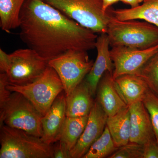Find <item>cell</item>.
I'll return each instance as SVG.
<instances>
[{
  "instance_id": "obj_1",
  "label": "cell",
  "mask_w": 158,
  "mask_h": 158,
  "mask_svg": "<svg viewBox=\"0 0 158 158\" xmlns=\"http://www.w3.org/2000/svg\"><path fill=\"white\" fill-rule=\"evenodd\" d=\"M19 22L22 41L48 62L71 50L95 48L96 33L43 0H26Z\"/></svg>"
},
{
  "instance_id": "obj_2",
  "label": "cell",
  "mask_w": 158,
  "mask_h": 158,
  "mask_svg": "<svg viewBox=\"0 0 158 158\" xmlns=\"http://www.w3.org/2000/svg\"><path fill=\"white\" fill-rule=\"evenodd\" d=\"M6 73L0 74V125L25 131L33 135H42L43 116L22 94L6 88Z\"/></svg>"
},
{
  "instance_id": "obj_3",
  "label": "cell",
  "mask_w": 158,
  "mask_h": 158,
  "mask_svg": "<svg viewBox=\"0 0 158 158\" xmlns=\"http://www.w3.org/2000/svg\"><path fill=\"white\" fill-rule=\"evenodd\" d=\"M106 34L111 47L145 49L158 44V27L143 20H120L110 14Z\"/></svg>"
},
{
  "instance_id": "obj_4",
  "label": "cell",
  "mask_w": 158,
  "mask_h": 158,
  "mask_svg": "<svg viewBox=\"0 0 158 158\" xmlns=\"http://www.w3.org/2000/svg\"><path fill=\"white\" fill-rule=\"evenodd\" d=\"M0 158H52L53 146L23 130L1 126Z\"/></svg>"
},
{
  "instance_id": "obj_5",
  "label": "cell",
  "mask_w": 158,
  "mask_h": 158,
  "mask_svg": "<svg viewBox=\"0 0 158 158\" xmlns=\"http://www.w3.org/2000/svg\"><path fill=\"white\" fill-rule=\"evenodd\" d=\"M66 16L96 34H106L110 18L102 0H43Z\"/></svg>"
},
{
  "instance_id": "obj_6",
  "label": "cell",
  "mask_w": 158,
  "mask_h": 158,
  "mask_svg": "<svg viewBox=\"0 0 158 158\" xmlns=\"http://www.w3.org/2000/svg\"><path fill=\"white\" fill-rule=\"evenodd\" d=\"M6 88L26 97L42 116L48 112L55 99L64 90L56 72L49 65L42 75L33 83L24 85L8 83Z\"/></svg>"
},
{
  "instance_id": "obj_7",
  "label": "cell",
  "mask_w": 158,
  "mask_h": 158,
  "mask_svg": "<svg viewBox=\"0 0 158 158\" xmlns=\"http://www.w3.org/2000/svg\"><path fill=\"white\" fill-rule=\"evenodd\" d=\"M94 62L89 59L87 51L71 50L48 63L56 72L67 96L85 78Z\"/></svg>"
},
{
  "instance_id": "obj_8",
  "label": "cell",
  "mask_w": 158,
  "mask_h": 158,
  "mask_svg": "<svg viewBox=\"0 0 158 158\" xmlns=\"http://www.w3.org/2000/svg\"><path fill=\"white\" fill-rule=\"evenodd\" d=\"M10 64L6 74L8 83L24 85L33 83L42 75L48 62L34 50L19 49L9 54Z\"/></svg>"
},
{
  "instance_id": "obj_9",
  "label": "cell",
  "mask_w": 158,
  "mask_h": 158,
  "mask_svg": "<svg viewBox=\"0 0 158 158\" xmlns=\"http://www.w3.org/2000/svg\"><path fill=\"white\" fill-rule=\"evenodd\" d=\"M158 52V44L145 49L117 46L110 49L114 64L113 78L126 74L137 75L146 62Z\"/></svg>"
},
{
  "instance_id": "obj_10",
  "label": "cell",
  "mask_w": 158,
  "mask_h": 158,
  "mask_svg": "<svg viewBox=\"0 0 158 158\" xmlns=\"http://www.w3.org/2000/svg\"><path fill=\"white\" fill-rule=\"evenodd\" d=\"M108 117L100 105L94 100L85 130L76 144L70 151L71 158H83L103 132Z\"/></svg>"
},
{
  "instance_id": "obj_11",
  "label": "cell",
  "mask_w": 158,
  "mask_h": 158,
  "mask_svg": "<svg viewBox=\"0 0 158 158\" xmlns=\"http://www.w3.org/2000/svg\"><path fill=\"white\" fill-rule=\"evenodd\" d=\"M66 118V95L63 90L43 116L41 140L51 145L59 141Z\"/></svg>"
},
{
  "instance_id": "obj_12",
  "label": "cell",
  "mask_w": 158,
  "mask_h": 158,
  "mask_svg": "<svg viewBox=\"0 0 158 158\" xmlns=\"http://www.w3.org/2000/svg\"><path fill=\"white\" fill-rule=\"evenodd\" d=\"M130 114V142L144 145L156 140L150 116L142 101L128 106Z\"/></svg>"
},
{
  "instance_id": "obj_13",
  "label": "cell",
  "mask_w": 158,
  "mask_h": 158,
  "mask_svg": "<svg viewBox=\"0 0 158 158\" xmlns=\"http://www.w3.org/2000/svg\"><path fill=\"white\" fill-rule=\"evenodd\" d=\"M110 42L106 34H100L95 43L97 55L92 68L85 79L89 85L91 94L95 97L98 85L105 73L113 74L114 64L110 54Z\"/></svg>"
},
{
  "instance_id": "obj_14",
  "label": "cell",
  "mask_w": 158,
  "mask_h": 158,
  "mask_svg": "<svg viewBox=\"0 0 158 158\" xmlns=\"http://www.w3.org/2000/svg\"><path fill=\"white\" fill-rule=\"evenodd\" d=\"M95 100L108 116H113L128 107L116 88L113 73L109 72L105 73L98 82Z\"/></svg>"
},
{
  "instance_id": "obj_15",
  "label": "cell",
  "mask_w": 158,
  "mask_h": 158,
  "mask_svg": "<svg viewBox=\"0 0 158 158\" xmlns=\"http://www.w3.org/2000/svg\"><path fill=\"white\" fill-rule=\"evenodd\" d=\"M94 102L89 85L84 79L66 96V117L88 116Z\"/></svg>"
},
{
  "instance_id": "obj_16",
  "label": "cell",
  "mask_w": 158,
  "mask_h": 158,
  "mask_svg": "<svg viewBox=\"0 0 158 158\" xmlns=\"http://www.w3.org/2000/svg\"><path fill=\"white\" fill-rule=\"evenodd\" d=\"M108 12L120 20H142L158 27V0H144L139 6L129 9H111Z\"/></svg>"
},
{
  "instance_id": "obj_17",
  "label": "cell",
  "mask_w": 158,
  "mask_h": 158,
  "mask_svg": "<svg viewBox=\"0 0 158 158\" xmlns=\"http://www.w3.org/2000/svg\"><path fill=\"white\" fill-rule=\"evenodd\" d=\"M114 80L118 92L128 106L142 101L149 89L144 80L136 75H123Z\"/></svg>"
},
{
  "instance_id": "obj_18",
  "label": "cell",
  "mask_w": 158,
  "mask_h": 158,
  "mask_svg": "<svg viewBox=\"0 0 158 158\" xmlns=\"http://www.w3.org/2000/svg\"><path fill=\"white\" fill-rule=\"evenodd\" d=\"M106 126L116 147L118 148L128 143L130 139L128 107L113 116H108Z\"/></svg>"
},
{
  "instance_id": "obj_19",
  "label": "cell",
  "mask_w": 158,
  "mask_h": 158,
  "mask_svg": "<svg viewBox=\"0 0 158 158\" xmlns=\"http://www.w3.org/2000/svg\"><path fill=\"white\" fill-rule=\"evenodd\" d=\"M26 0H0V27L9 33L19 27L20 14Z\"/></svg>"
},
{
  "instance_id": "obj_20",
  "label": "cell",
  "mask_w": 158,
  "mask_h": 158,
  "mask_svg": "<svg viewBox=\"0 0 158 158\" xmlns=\"http://www.w3.org/2000/svg\"><path fill=\"white\" fill-rule=\"evenodd\" d=\"M88 116L66 117L59 141L69 151L76 144L84 132Z\"/></svg>"
},
{
  "instance_id": "obj_21",
  "label": "cell",
  "mask_w": 158,
  "mask_h": 158,
  "mask_svg": "<svg viewBox=\"0 0 158 158\" xmlns=\"http://www.w3.org/2000/svg\"><path fill=\"white\" fill-rule=\"evenodd\" d=\"M118 148L106 125L101 135L91 145L83 158H109Z\"/></svg>"
},
{
  "instance_id": "obj_22",
  "label": "cell",
  "mask_w": 158,
  "mask_h": 158,
  "mask_svg": "<svg viewBox=\"0 0 158 158\" xmlns=\"http://www.w3.org/2000/svg\"><path fill=\"white\" fill-rule=\"evenodd\" d=\"M136 75L141 77L150 90L158 96V52L146 62Z\"/></svg>"
},
{
  "instance_id": "obj_23",
  "label": "cell",
  "mask_w": 158,
  "mask_h": 158,
  "mask_svg": "<svg viewBox=\"0 0 158 158\" xmlns=\"http://www.w3.org/2000/svg\"><path fill=\"white\" fill-rule=\"evenodd\" d=\"M142 102L149 113L158 144V96L148 89Z\"/></svg>"
},
{
  "instance_id": "obj_24",
  "label": "cell",
  "mask_w": 158,
  "mask_h": 158,
  "mask_svg": "<svg viewBox=\"0 0 158 158\" xmlns=\"http://www.w3.org/2000/svg\"><path fill=\"white\" fill-rule=\"evenodd\" d=\"M144 145L129 142L118 148L109 158H143Z\"/></svg>"
},
{
  "instance_id": "obj_25",
  "label": "cell",
  "mask_w": 158,
  "mask_h": 158,
  "mask_svg": "<svg viewBox=\"0 0 158 158\" xmlns=\"http://www.w3.org/2000/svg\"><path fill=\"white\" fill-rule=\"evenodd\" d=\"M143 158H158V144L156 140L149 141L144 145Z\"/></svg>"
},
{
  "instance_id": "obj_26",
  "label": "cell",
  "mask_w": 158,
  "mask_h": 158,
  "mask_svg": "<svg viewBox=\"0 0 158 158\" xmlns=\"http://www.w3.org/2000/svg\"><path fill=\"white\" fill-rule=\"evenodd\" d=\"M56 144L53 146V158H71L70 152L68 150L58 141Z\"/></svg>"
},
{
  "instance_id": "obj_27",
  "label": "cell",
  "mask_w": 158,
  "mask_h": 158,
  "mask_svg": "<svg viewBox=\"0 0 158 158\" xmlns=\"http://www.w3.org/2000/svg\"><path fill=\"white\" fill-rule=\"evenodd\" d=\"M10 64L9 54L0 49V72L1 73H6Z\"/></svg>"
},
{
  "instance_id": "obj_28",
  "label": "cell",
  "mask_w": 158,
  "mask_h": 158,
  "mask_svg": "<svg viewBox=\"0 0 158 158\" xmlns=\"http://www.w3.org/2000/svg\"><path fill=\"white\" fill-rule=\"evenodd\" d=\"M119 1L120 0H102L103 10L105 12H107L108 9H110L112 5Z\"/></svg>"
},
{
  "instance_id": "obj_29",
  "label": "cell",
  "mask_w": 158,
  "mask_h": 158,
  "mask_svg": "<svg viewBox=\"0 0 158 158\" xmlns=\"http://www.w3.org/2000/svg\"><path fill=\"white\" fill-rule=\"evenodd\" d=\"M144 0H120L121 2L129 5L131 8L137 7L144 2Z\"/></svg>"
}]
</instances>
